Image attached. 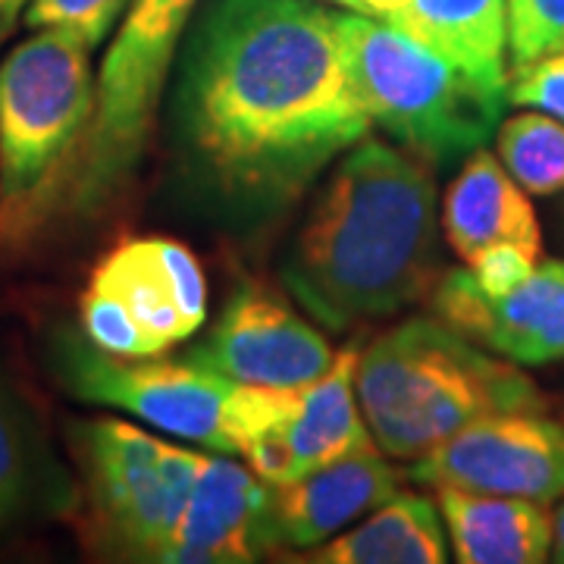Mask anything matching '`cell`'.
Here are the masks:
<instances>
[{
	"instance_id": "cell-1",
	"label": "cell",
	"mask_w": 564,
	"mask_h": 564,
	"mask_svg": "<svg viewBox=\"0 0 564 564\" xmlns=\"http://www.w3.org/2000/svg\"><path fill=\"white\" fill-rule=\"evenodd\" d=\"M180 120L226 195L295 198L370 132L339 13L317 0H207L185 44Z\"/></svg>"
},
{
	"instance_id": "cell-2",
	"label": "cell",
	"mask_w": 564,
	"mask_h": 564,
	"mask_svg": "<svg viewBox=\"0 0 564 564\" xmlns=\"http://www.w3.org/2000/svg\"><path fill=\"white\" fill-rule=\"evenodd\" d=\"M323 326L383 321L436 285L433 163L364 135L329 173L282 267Z\"/></svg>"
},
{
	"instance_id": "cell-3",
	"label": "cell",
	"mask_w": 564,
	"mask_h": 564,
	"mask_svg": "<svg viewBox=\"0 0 564 564\" xmlns=\"http://www.w3.org/2000/svg\"><path fill=\"white\" fill-rule=\"evenodd\" d=\"M355 386L373 443L399 462H417L492 414L545 408L521 364L440 317H411L373 339L358 358Z\"/></svg>"
},
{
	"instance_id": "cell-4",
	"label": "cell",
	"mask_w": 564,
	"mask_h": 564,
	"mask_svg": "<svg viewBox=\"0 0 564 564\" xmlns=\"http://www.w3.org/2000/svg\"><path fill=\"white\" fill-rule=\"evenodd\" d=\"M91 47L35 29L0 61V258L25 251L66 210L95 117Z\"/></svg>"
},
{
	"instance_id": "cell-5",
	"label": "cell",
	"mask_w": 564,
	"mask_h": 564,
	"mask_svg": "<svg viewBox=\"0 0 564 564\" xmlns=\"http://www.w3.org/2000/svg\"><path fill=\"white\" fill-rule=\"evenodd\" d=\"M345 57L364 110L389 139L433 166L492 139L505 95L489 91L430 44L361 13H339Z\"/></svg>"
},
{
	"instance_id": "cell-6",
	"label": "cell",
	"mask_w": 564,
	"mask_h": 564,
	"mask_svg": "<svg viewBox=\"0 0 564 564\" xmlns=\"http://www.w3.org/2000/svg\"><path fill=\"white\" fill-rule=\"evenodd\" d=\"M57 370L82 402L117 408L223 455H242L245 443L263 426L285 421L299 399V386L232 383L188 358L126 361L76 336L57 343Z\"/></svg>"
},
{
	"instance_id": "cell-7",
	"label": "cell",
	"mask_w": 564,
	"mask_h": 564,
	"mask_svg": "<svg viewBox=\"0 0 564 564\" xmlns=\"http://www.w3.org/2000/svg\"><path fill=\"white\" fill-rule=\"evenodd\" d=\"M202 0H132L95 85V117L66 198L73 217H95L135 180L154 135L163 85Z\"/></svg>"
},
{
	"instance_id": "cell-8",
	"label": "cell",
	"mask_w": 564,
	"mask_h": 564,
	"mask_svg": "<svg viewBox=\"0 0 564 564\" xmlns=\"http://www.w3.org/2000/svg\"><path fill=\"white\" fill-rule=\"evenodd\" d=\"M79 462L98 536L141 562H161L204 455L170 445L135 423L98 417L79 433Z\"/></svg>"
},
{
	"instance_id": "cell-9",
	"label": "cell",
	"mask_w": 564,
	"mask_h": 564,
	"mask_svg": "<svg viewBox=\"0 0 564 564\" xmlns=\"http://www.w3.org/2000/svg\"><path fill=\"white\" fill-rule=\"evenodd\" d=\"M411 480L458 486L552 505L564 499V421L540 411H508L470 423L448 443L411 462Z\"/></svg>"
},
{
	"instance_id": "cell-10",
	"label": "cell",
	"mask_w": 564,
	"mask_h": 564,
	"mask_svg": "<svg viewBox=\"0 0 564 564\" xmlns=\"http://www.w3.org/2000/svg\"><path fill=\"white\" fill-rule=\"evenodd\" d=\"M185 358L232 383L292 389L323 377L336 351L292 307L248 285Z\"/></svg>"
},
{
	"instance_id": "cell-11",
	"label": "cell",
	"mask_w": 564,
	"mask_h": 564,
	"mask_svg": "<svg viewBox=\"0 0 564 564\" xmlns=\"http://www.w3.org/2000/svg\"><path fill=\"white\" fill-rule=\"evenodd\" d=\"M436 317L492 355L521 364L564 361V261H543L511 292L489 299L470 270H448L433 285Z\"/></svg>"
},
{
	"instance_id": "cell-12",
	"label": "cell",
	"mask_w": 564,
	"mask_h": 564,
	"mask_svg": "<svg viewBox=\"0 0 564 564\" xmlns=\"http://www.w3.org/2000/svg\"><path fill=\"white\" fill-rule=\"evenodd\" d=\"M88 289L110 295L135 321L158 358L207 321V280L198 258L173 239H132L104 258Z\"/></svg>"
},
{
	"instance_id": "cell-13",
	"label": "cell",
	"mask_w": 564,
	"mask_h": 564,
	"mask_svg": "<svg viewBox=\"0 0 564 564\" xmlns=\"http://www.w3.org/2000/svg\"><path fill=\"white\" fill-rule=\"evenodd\" d=\"M276 552L270 484L229 458L204 455L180 524L161 552L163 564H248Z\"/></svg>"
},
{
	"instance_id": "cell-14",
	"label": "cell",
	"mask_w": 564,
	"mask_h": 564,
	"mask_svg": "<svg viewBox=\"0 0 564 564\" xmlns=\"http://www.w3.org/2000/svg\"><path fill=\"white\" fill-rule=\"evenodd\" d=\"M399 470L380 445L323 464L292 484L270 486V527L280 549H317L399 492Z\"/></svg>"
},
{
	"instance_id": "cell-15",
	"label": "cell",
	"mask_w": 564,
	"mask_h": 564,
	"mask_svg": "<svg viewBox=\"0 0 564 564\" xmlns=\"http://www.w3.org/2000/svg\"><path fill=\"white\" fill-rule=\"evenodd\" d=\"M443 232L464 263L492 245H521L533 254L543 251V232L527 188L486 148L470 151L462 173L448 185Z\"/></svg>"
},
{
	"instance_id": "cell-16",
	"label": "cell",
	"mask_w": 564,
	"mask_h": 564,
	"mask_svg": "<svg viewBox=\"0 0 564 564\" xmlns=\"http://www.w3.org/2000/svg\"><path fill=\"white\" fill-rule=\"evenodd\" d=\"M455 562L462 564H543L552 558V514L545 505L436 486Z\"/></svg>"
},
{
	"instance_id": "cell-17",
	"label": "cell",
	"mask_w": 564,
	"mask_h": 564,
	"mask_svg": "<svg viewBox=\"0 0 564 564\" xmlns=\"http://www.w3.org/2000/svg\"><path fill=\"white\" fill-rule=\"evenodd\" d=\"M358 348H343L336 351V361L329 364L323 377L299 386L295 408L280 423L295 467V480L314 467L377 445L358 402Z\"/></svg>"
},
{
	"instance_id": "cell-18",
	"label": "cell",
	"mask_w": 564,
	"mask_h": 564,
	"mask_svg": "<svg viewBox=\"0 0 564 564\" xmlns=\"http://www.w3.org/2000/svg\"><path fill=\"white\" fill-rule=\"evenodd\" d=\"M448 558L445 521L436 499L395 492L361 524L317 545L314 564H443Z\"/></svg>"
},
{
	"instance_id": "cell-19",
	"label": "cell",
	"mask_w": 564,
	"mask_h": 564,
	"mask_svg": "<svg viewBox=\"0 0 564 564\" xmlns=\"http://www.w3.org/2000/svg\"><path fill=\"white\" fill-rule=\"evenodd\" d=\"M489 91L508 98V3L505 0H417L414 35Z\"/></svg>"
},
{
	"instance_id": "cell-20",
	"label": "cell",
	"mask_w": 564,
	"mask_h": 564,
	"mask_svg": "<svg viewBox=\"0 0 564 564\" xmlns=\"http://www.w3.org/2000/svg\"><path fill=\"white\" fill-rule=\"evenodd\" d=\"M69 505V480L0 383V530L32 514H63Z\"/></svg>"
},
{
	"instance_id": "cell-21",
	"label": "cell",
	"mask_w": 564,
	"mask_h": 564,
	"mask_svg": "<svg viewBox=\"0 0 564 564\" xmlns=\"http://www.w3.org/2000/svg\"><path fill=\"white\" fill-rule=\"evenodd\" d=\"M499 161L530 195L564 192V122L540 110L505 120L496 132Z\"/></svg>"
},
{
	"instance_id": "cell-22",
	"label": "cell",
	"mask_w": 564,
	"mask_h": 564,
	"mask_svg": "<svg viewBox=\"0 0 564 564\" xmlns=\"http://www.w3.org/2000/svg\"><path fill=\"white\" fill-rule=\"evenodd\" d=\"M132 0H29L22 20L35 29H61L76 35L91 51L101 44L126 17Z\"/></svg>"
},
{
	"instance_id": "cell-23",
	"label": "cell",
	"mask_w": 564,
	"mask_h": 564,
	"mask_svg": "<svg viewBox=\"0 0 564 564\" xmlns=\"http://www.w3.org/2000/svg\"><path fill=\"white\" fill-rule=\"evenodd\" d=\"M511 73L564 51V0H505Z\"/></svg>"
},
{
	"instance_id": "cell-24",
	"label": "cell",
	"mask_w": 564,
	"mask_h": 564,
	"mask_svg": "<svg viewBox=\"0 0 564 564\" xmlns=\"http://www.w3.org/2000/svg\"><path fill=\"white\" fill-rule=\"evenodd\" d=\"M508 101L564 122V51L514 69L508 79Z\"/></svg>"
},
{
	"instance_id": "cell-25",
	"label": "cell",
	"mask_w": 564,
	"mask_h": 564,
	"mask_svg": "<svg viewBox=\"0 0 564 564\" xmlns=\"http://www.w3.org/2000/svg\"><path fill=\"white\" fill-rule=\"evenodd\" d=\"M536 263H540V254L527 251L521 245H492L467 263V270L484 295L499 299L514 285H521L533 273Z\"/></svg>"
},
{
	"instance_id": "cell-26",
	"label": "cell",
	"mask_w": 564,
	"mask_h": 564,
	"mask_svg": "<svg viewBox=\"0 0 564 564\" xmlns=\"http://www.w3.org/2000/svg\"><path fill=\"white\" fill-rule=\"evenodd\" d=\"M414 10L417 0H361V17L402 29L408 35H414Z\"/></svg>"
},
{
	"instance_id": "cell-27",
	"label": "cell",
	"mask_w": 564,
	"mask_h": 564,
	"mask_svg": "<svg viewBox=\"0 0 564 564\" xmlns=\"http://www.w3.org/2000/svg\"><path fill=\"white\" fill-rule=\"evenodd\" d=\"M552 562L564 564V499L552 514Z\"/></svg>"
},
{
	"instance_id": "cell-28",
	"label": "cell",
	"mask_w": 564,
	"mask_h": 564,
	"mask_svg": "<svg viewBox=\"0 0 564 564\" xmlns=\"http://www.w3.org/2000/svg\"><path fill=\"white\" fill-rule=\"evenodd\" d=\"M3 3V10L13 17V20H20L22 13H25V7H29V0H0Z\"/></svg>"
},
{
	"instance_id": "cell-29",
	"label": "cell",
	"mask_w": 564,
	"mask_h": 564,
	"mask_svg": "<svg viewBox=\"0 0 564 564\" xmlns=\"http://www.w3.org/2000/svg\"><path fill=\"white\" fill-rule=\"evenodd\" d=\"M13 25H17V20L3 10V3H0V41L7 39L10 32H13Z\"/></svg>"
},
{
	"instance_id": "cell-30",
	"label": "cell",
	"mask_w": 564,
	"mask_h": 564,
	"mask_svg": "<svg viewBox=\"0 0 564 564\" xmlns=\"http://www.w3.org/2000/svg\"><path fill=\"white\" fill-rule=\"evenodd\" d=\"M326 3H336V7H343L348 13H361V0H326Z\"/></svg>"
},
{
	"instance_id": "cell-31",
	"label": "cell",
	"mask_w": 564,
	"mask_h": 564,
	"mask_svg": "<svg viewBox=\"0 0 564 564\" xmlns=\"http://www.w3.org/2000/svg\"><path fill=\"white\" fill-rule=\"evenodd\" d=\"M562 220H564V202H562Z\"/></svg>"
}]
</instances>
